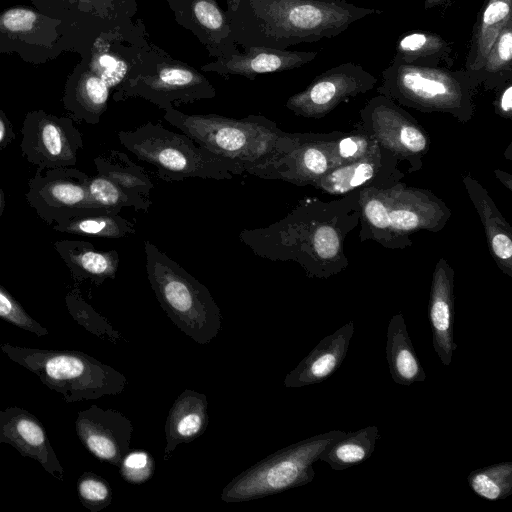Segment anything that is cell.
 I'll return each mask as SVG.
<instances>
[{"label": "cell", "mask_w": 512, "mask_h": 512, "mask_svg": "<svg viewBox=\"0 0 512 512\" xmlns=\"http://www.w3.org/2000/svg\"><path fill=\"white\" fill-rule=\"evenodd\" d=\"M358 224V192H352L329 203L301 200L281 220L244 229L239 239L261 258L296 262L308 277L328 278L347 267L344 241Z\"/></svg>", "instance_id": "cell-1"}, {"label": "cell", "mask_w": 512, "mask_h": 512, "mask_svg": "<svg viewBox=\"0 0 512 512\" xmlns=\"http://www.w3.org/2000/svg\"><path fill=\"white\" fill-rule=\"evenodd\" d=\"M164 120L199 146L231 160L248 173L296 147L302 133H289L263 115L236 119L217 114H185L173 106Z\"/></svg>", "instance_id": "cell-2"}, {"label": "cell", "mask_w": 512, "mask_h": 512, "mask_svg": "<svg viewBox=\"0 0 512 512\" xmlns=\"http://www.w3.org/2000/svg\"><path fill=\"white\" fill-rule=\"evenodd\" d=\"M146 273L161 308L186 336L209 344L221 331L222 315L211 293L150 241L144 242Z\"/></svg>", "instance_id": "cell-3"}, {"label": "cell", "mask_w": 512, "mask_h": 512, "mask_svg": "<svg viewBox=\"0 0 512 512\" xmlns=\"http://www.w3.org/2000/svg\"><path fill=\"white\" fill-rule=\"evenodd\" d=\"M477 85L468 72L448 67L420 66L391 60L376 88L400 106L423 113H442L460 123L474 116L473 92Z\"/></svg>", "instance_id": "cell-4"}, {"label": "cell", "mask_w": 512, "mask_h": 512, "mask_svg": "<svg viewBox=\"0 0 512 512\" xmlns=\"http://www.w3.org/2000/svg\"><path fill=\"white\" fill-rule=\"evenodd\" d=\"M120 144L139 160L156 168L164 181L187 178L231 180L245 173L239 164L199 146L184 133L168 130L160 123H145L118 132Z\"/></svg>", "instance_id": "cell-5"}, {"label": "cell", "mask_w": 512, "mask_h": 512, "mask_svg": "<svg viewBox=\"0 0 512 512\" xmlns=\"http://www.w3.org/2000/svg\"><path fill=\"white\" fill-rule=\"evenodd\" d=\"M12 361L36 374L44 385L60 393L67 403L120 394L127 379L94 357L71 350H46L0 345Z\"/></svg>", "instance_id": "cell-6"}, {"label": "cell", "mask_w": 512, "mask_h": 512, "mask_svg": "<svg viewBox=\"0 0 512 512\" xmlns=\"http://www.w3.org/2000/svg\"><path fill=\"white\" fill-rule=\"evenodd\" d=\"M346 433L332 430L276 451L234 477L223 488L221 500L250 501L310 483L315 476L313 464Z\"/></svg>", "instance_id": "cell-7"}, {"label": "cell", "mask_w": 512, "mask_h": 512, "mask_svg": "<svg viewBox=\"0 0 512 512\" xmlns=\"http://www.w3.org/2000/svg\"><path fill=\"white\" fill-rule=\"evenodd\" d=\"M359 123L384 148L401 162L409 164L408 172L419 171L431 140L404 108L390 98L377 94L359 112Z\"/></svg>", "instance_id": "cell-8"}, {"label": "cell", "mask_w": 512, "mask_h": 512, "mask_svg": "<svg viewBox=\"0 0 512 512\" xmlns=\"http://www.w3.org/2000/svg\"><path fill=\"white\" fill-rule=\"evenodd\" d=\"M89 176L72 167L38 168L25 194L47 224H57L97 210L88 195Z\"/></svg>", "instance_id": "cell-9"}, {"label": "cell", "mask_w": 512, "mask_h": 512, "mask_svg": "<svg viewBox=\"0 0 512 512\" xmlns=\"http://www.w3.org/2000/svg\"><path fill=\"white\" fill-rule=\"evenodd\" d=\"M21 133L22 155L38 168L72 167L83 148L82 134L71 117L43 110L26 114Z\"/></svg>", "instance_id": "cell-10"}, {"label": "cell", "mask_w": 512, "mask_h": 512, "mask_svg": "<svg viewBox=\"0 0 512 512\" xmlns=\"http://www.w3.org/2000/svg\"><path fill=\"white\" fill-rule=\"evenodd\" d=\"M59 19L28 6H14L0 13V55L18 54L39 65L59 56L63 49Z\"/></svg>", "instance_id": "cell-11"}, {"label": "cell", "mask_w": 512, "mask_h": 512, "mask_svg": "<svg viewBox=\"0 0 512 512\" xmlns=\"http://www.w3.org/2000/svg\"><path fill=\"white\" fill-rule=\"evenodd\" d=\"M377 78L361 65L347 62L317 75L301 92L288 98L286 107L295 115L319 119L340 103L375 88Z\"/></svg>", "instance_id": "cell-12"}, {"label": "cell", "mask_w": 512, "mask_h": 512, "mask_svg": "<svg viewBox=\"0 0 512 512\" xmlns=\"http://www.w3.org/2000/svg\"><path fill=\"white\" fill-rule=\"evenodd\" d=\"M390 227L404 248L418 231L439 232L448 223L451 210L428 189L406 186L402 181L380 189Z\"/></svg>", "instance_id": "cell-13"}, {"label": "cell", "mask_w": 512, "mask_h": 512, "mask_svg": "<svg viewBox=\"0 0 512 512\" xmlns=\"http://www.w3.org/2000/svg\"><path fill=\"white\" fill-rule=\"evenodd\" d=\"M139 96L161 109L173 102L188 103L213 98L215 90L208 80L184 64H165L157 72L127 80L115 99Z\"/></svg>", "instance_id": "cell-14"}, {"label": "cell", "mask_w": 512, "mask_h": 512, "mask_svg": "<svg viewBox=\"0 0 512 512\" xmlns=\"http://www.w3.org/2000/svg\"><path fill=\"white\" fill-rule=\"evenodd\" d=\"M340 131L302 133L299 144L268 164L248 173L267 180H282L298 186L312 185L338 166L332 142Z\"/></svg>", "instance_id": "cell-15"}, {"label": "cell", "mask_w": 512, "mask_h": 512, "mask_svg": "<svg viewBox=\"0 0 512 512\" xmlns=\"http://www.w3.org/2000/svg\"><path fill=\"white\" fill-rule=\"evenodd\" d=\"M402 162L383 146L371 155L339 165L311 186L332 196H345L367 188H389L404 177Z\"/></svg>", "instance_id": "cell-16"}, {"label": "cell", "mask_w": 512, "mask_h": 512, "mask_svg": "<svg viewBox=\"0 0 512 512\" xmlns=\"http://www.w3.org/2000/svg\"><path fill=\"white\" fill-rule=\"evenodd\" d=\"M75 429L84 447L103 462L118 466L131 450L133 424L115 409L91 405L78 412Z\"/></svg>", "instance_id": "cell-17"}, {"label": "cell", "mask_w": 512, "mask_h": 512, "mask_svg": "<svg viewBox=\"0 0 512 512\" xmlns=\"http://www.w3.org/2000/svg\"><path fill=\"white\" fill-rule=\"evenodd\" d=\"M0 443L10 444L22 456L36 460L53 477L64 480V469L46 430L27 410L8 407L0 411Z\"/></svg>", "instance_id": "cell-18"}, {"label": "cell", "mask_w": 512, "mask_h": 512, "mask_svg": "<svg viewBox=\"0 0 512 512\" xmlns=\"http://www.w3.org/2000/svg\"><path fill=\"white\" fill-rule=\"evenodd\" d=\"M454 270L444 258H440L434 268L428 305V315L432 329V344L443 365L451 363L454 342Z\"/></svg>", "instance_id": "cell-19"}, {"label": "cell", "mask_w": 512, "mask_h": 512, "mask_svg": "<svg viewBox=\"0 0 512 512\" xmlns=\"http://www.w3.org/2000/svg\"><path fill=\"white\" fill-rule=\"evenodd\" d=\"M316 51H289L251 46L247 52L222 56L202 67V70L221 75H241L249 79L257 74L281 72L301 67L316 58Z\"/></svg>", "instance_id": "cell-20"}, {"label": "cell", "mask_w": 512, "mask_h": 512, "mask_svg": "<svg viewBox=\"0 0 512 512\" xmlns=\"http://www.w3.org/2000/svg\"><path fill=\"white\" fill-rule=\"evenodd\" d=\"M351 320L331 335L324 337L285 379L286 388H299L323 382L342 364L353 336Z\"/></svg>", "instance_id": "cell-21"}, {"label": "cell", "mask_w": 512, "mask_h": 512, "mask_svg": "<svg viewBox=\"0 0 512 512\" xmlns=\"http://www.w3.org/2000/svg\"><path fill=\"white\" fill-rule=\"evenodd\" d=\"M462 182L484 227L487 244L498 267L512 277V229L486 189L469 174Z\"/></svg>", "instance_id": "cell-22"}, {"label": "cell", "mask_w": 512, "mask_h": 512, "mask_svg": "<svg viewBox=\"0 0 512 512\" xmlns=\"http://www.w3.org/2000/svg\"><path fill=\"white\" fill-rule=\"evenodd\" d=\"M208 401L204 393L185 389L171 406L165 422L163 459L168 461L175 448L201 436L208 425Z\"/></svg>", "instance_id": "cell-23"}, {"label": "cell", "mask_w": 512, "mask_h": 512, "mask_svg": "<svg viewBox=\"0 0 512 512\" xmlns=\"http://www.w3.org/2000/svg\"><path fill=\"white\" fill-rule=\"evenodd\" d=\"M110 88L83 63L68 77L63 95L64 108L71 118L87 124H98L107 109Z\"/></svg>", "instance_id": "cell-24"}, {"label": "cell", "mask_w": 512, "mask_h": 512, "mask_svg": "<svg viewBox=\"0 0 512 512\" xmlns=\"http://www.w3.org/2000/svg\"><path fill=\"white\" fill-rule=\"evenodd\" d=\"M54 247L78 281L89 280L101 285L107 279L116 278L119 267L116 250H97L92 243L81 240H60Z\"/></svg>", "instance_id": "cell-25"}, {"label": "cell", "mask_w": 512, "mask_h": 512, "mask_svg": "<svg viewBox=\"0 0 512 512\" xmlns=\"http://www.w3.org/2000/svg\"><path fill=\"white\" fill-rule=\"evenodd\" d=\"M94 164L99 174L110 178L135 202L136 211L148 212L154 185L142 166L118 150H108L98 155L94 158Z\"/></svg>", "instance_id": "cell-26"}, {"label": "cell", "mask_w": 512, "mask_h": 512, "mask_svg": "<svg viewBox=\"0 0 512 512\" xmlns=\"http://www.w3.org/2000/svg\"><path fill=\"white\" fill-rule=\"evenodd\" d=\"M512 20V0H485L473 26L464 70L471 78L483 66L500 31Z\"/></svg>", "instance_id": "cell-27"}, {"label": "cell", "mask_w": 512, "mask_h": 512, "mask_svg": "<svg viewBox=\"0 0 512 512\" xmlns=\"http://www.w3.org/2000/svg\"><path fill=\"white\" fill-rule=\"evenodd\" d=\"M386 356L395 383L409 386L425 380L424 368L414 350L401 313L395 314L389 321Z\"/></svg>", "instance_id": "cell-28"}, {"label": "cell", "mask_w": 512, "mask_h": 512, "mask_svg": "<svg viewBox=\"0 0 512 512\" xmlns=\"http://www.w3.org/2000/svg\"><path fill=\"white\" fill-rule=\"evenodd\" d=\"M453 47L441 35L425 30H412L399 36L393 60L420 66L453 65Z\"/></svg>", "instance_id": "cell-29"}, {"label": "cell", "mask_w": 512, "mask_h": 512, "mask_svg": "<svg viewBox=\"0 0 512 512\" xmlns=\"http://www.w3.org/2000/svg\"><path fill=\"white\" fill-rule=\"evenodd\" d=\"M53 229L72 235L119 239L134 235L135 225L119 213L95 211L53 225Z\"/></svg>", "instance_id": "cell-30"}, {"label": "cell", "mask_w": 512, "mask_h": 512, "mask_svg": "<svg viewBox=\"0 0 512 512\" xmlns=\"http://www.w3.org/2000/svg\"><path fill=\"white\" fill-rule=\"evenodd\" d=\"M380 438L376 425L367 426L346 435L333 443L321 456L333 470L341 471L367 460Z\"/></svg>", "instance_id": "cell-31"}, {"label": "cell", "mask_w": 512, "mask_h": 512, "mask_svg": "<svg viewBox=\"0 0 512 512\" xmlns=\"http://www.w3.org/2000/svg\"><path fill=\"white\" fill-rule=\"evenodd\" d=\"M473 81L497 91L512 81V20L500 31Z\"/></svg>", "instance_id": "cell-32"}, {"label": "cell", "mask_w": 512, "mask_h": 512, "mask_svg": "<svg viewBox=\"0 0 512 512\" xmlns=\"http://www.w3.org/2000/svg\"><path fill=\"white\" fill-rule=\"evenodd\" d=\"M467 481L471 490L485 500L505 499L512 493V462H501L473 470Z\"/></svg>", "instance_id": "cell-33"}, {"label": "cell", "mask_w": 512, "mask_h": 512, "mask_svg": "<svg viewBox=\"0 0 512 512\" xmlns=\"http://www.w3.org/2000/svg\"><path fill=\"white\" fill-rule=\"evenodd\" d=\"M379 146L380 144L360 123H357L349 132L340 131L332 142L333 154L338 166L367 157Z\"/></svg>", "instance_id": "cell-34"}, {"label": "cell", "mask_w": 512, "mask_h": 512, "mask_svg": "<svg viewBox=\"0 0 512 512\" xmlns=\"http://www.w3.org/2000/svg\"><path fill=\"white\" fill-rule=\"evenodd\" d=\"M89 198L97 210L119 213L123 207L136 210L135 202L115 182L97 173L87 182Z\"/></svg>", "instance_id": "cell-35"}, {"label": "cell", "mask_w": 512, "mask_h": 512, "mask_svg": "<svg viewBox=\"0 0 512 512\" xmlns=\"http://www.w3.org/2000/svg\"><path fill=\"white\" fill-rule=\"evenodd\" d=\"M67 307L74 318L87 330L98 336H104L116 342L121 335L113 327L96 313L81 297L77 289H73L66 296Z\"/></svg>", "instance_id": "cell-36"}, {"label": "cell", "mask_w": 512, "mask_h": 512, "mask_svg": "<svg viewBox=\"0 0 512 512\" xmlns=\"http://www.w3.org/2000/svg\"><path fill=\"white\" fill-rule=\"evenodd\" d=\"M77 492L82 505L91 512L103 510L112 501V490L109 483L92 472H85L79 477Z\"/></svg>", "instance_id": "cell-37"}, {"label": "cell", "mask_w": 512, "mask_h": 512, "mask_svg": "<svg viewBox=\"0 0 512 512\" xmlns=\"http://www.w3.org/2000/svg\"><path fill=\"white\" fill-rule=\"evenodd\" d=\"M0 318L39 337L48 334V330L34 320L2 286H0Z\"/></svg>", "instance_id": "cell-38"}, {"label": "cell", "mask_w": 512, "mask_h": 512, "mask_svg": "<svg viewBox=\"0 0 512 512\" xmlns=\"http://www.w3.org/2000/svg\"><path fill=\"white\" fill-rule=\"evenodd\" d=\"M122 478L132 484H142L154 473L155 463L145 451H129L118 465Z\"/></svg>", "instance_id": "cell-39"}, {"label": "cell", "mask_w": 512, "mask_h": 512, "mask_svg": "<svg viewBox=\"0 0 512 512\" xmlns=\"http://www.w3.org/2000/svg\"><path fill=\"white\" fill-rule=\"evenodd\" d=\"M191 14L196 23L208 32H219L224 29L229 31L226 16L215 0H194Z\"/></svg>", "instance_id": "cell-40"}, {"label": "cell", "mask_w": 512, "mask_h": 512, "mask_svg": "<svg viewBox=\"0 0 512 512\" xmlns=\"http://www.w3.org/2000/svg\"><path fill=\"white\" fill-rule=\"evenodd\" d=\"M493 106L498 116L508 120L512 119V81L498 90Z\"/></svg>", "instance_id": "cell-41"}, {"label": "cell", "mask_w": 512, "mask_h": 512, "mask_svg": "<svg viewBox=\"0 0 512 512\" xmlns=\"http://www.w3.org/2000/svg\"><path fill=\"white\" fill-rule=\"evenodd\" d=\"M15 138L12 123L7 115L0 110V151L6 148Z\"/></svg>", "instance_id": "cell-42"}, {"label": "cell", "mask_w": 512, "mask_h": 512, "mask_svg": "<svg viewBox=\"0 0 512 512\" xmlns=\"http://www.w3.org/2000/svg\"><path fill=\"white\" fill-rule=\"evenodd\" d=\"M495 175L498 177V179H500L506 186L509 190H511V182H512V178H510L511 176H509V174L507 175V173L503 172V171H500V170H495Z\"/></svg>", "instance_id": "cell-43"}, {"label": "cell", "mask_w": 512, "mask_h": 512, "mask_svg": "<svg viewBox=\"0 0 512 512\" xmlns=\"http://www.w3.org/2000/svg\"><path fill=\"white\" fill-rule=\"evenodd\" d=\"M450 0H424V8L431 10L437 6L448 3Z\"/></svg>", "instance_id": "cell-44"}, {"label": "cell", "mask_w": 512, "mask_h": 512, "mask_svg": "<svg viewBox=\"0 0 512 512\" xmlns=\"http://www.w3.org/2000/svg\"><path fill=\"white\" fill-rule=\"evenodd\" d=\"M4 205H5V195H4L3 190L0 188V216L2 215Z\"/></svg>", "instance_id": "cell-45"}, {"label": "cell", "mask_w": 512, "mask_h": 512, "mask_svg": "<svg viewBox=\"0 0 512 512\" xmlns=\"http://www.w3.org/2000/svg\"><path fill=\"white\" fill-rule=\"evenodd\" d=\"M33 3H36V2H46V1H59V0H32Z\"/></svg>", "instance_id": "cell-46"}]
</instances>
